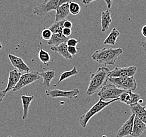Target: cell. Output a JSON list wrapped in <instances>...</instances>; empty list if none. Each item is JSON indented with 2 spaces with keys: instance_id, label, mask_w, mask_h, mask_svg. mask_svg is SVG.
<instances>
[{
  "instance_id": "cell-1",
  "label": "cell",
  "mask_w": 146,
  "mask_h": 137,
  "mask_svg": "<svg viewBox=\"0 0 146 137\" xmlns=\"http://www.w3.org/2000/svg\"><path fill=\"white\" fill-rule=\"evenodd\" d=\"M110 69L106 67H101L91 74L86 92L87 96H92L98 92L106 84L110 78Z\"/></svg>"
},
{
  "instance_id": "cell-2",
  "label": "cell",
  "mask_w": 146,
  "mask_h": 137,
  "mask_svg": "<svg viewBox=\"0 0 146 137\" xmlns=\"http://www.w3.org/2000/svg\"><path fill=\"white\" fill-rule=\"evenodd\" d=\"M123 53L121 48L104 47L96 51L92 55L93 60L105 66L113 65L116 62L118 58Z\"/></svg>"
},
{
  "instance_id": "cell-3",
  "label": "cell",
  "mask_w": 146,
  "mask_h": 137,
  "mask_svg": "<svg viewBox=\"0 0 146 137\" xmlns=\"http://www.w3.org/2000/svg\"><path fill=\"white\" fill-rule=\"evenodd\" d=\"M118 100H119V98L113 99L108 101H104L100 99L96 104H95L93 106L90 108L89 110L87 111L85 114H84L80 117L79 122L80 126L83 128H85L90 120L95 115L98 114L101 111L103 110L104 109H105L106 107L112 104L113 102Z\"/></svg>"
},
{
  "instance_id": "cell-4",
  "label": "cell",
  "mask_w": 146,
  "mask_h": 137,
  "mask_svg": "<svg viewBox=\"0 0 146 137\" xmlns=\"http://www.w3.org/2000/svg\"><path fill=\"white\" fill-rule=\"evenodd\" d=\"M72 0H44L41 4L33 9V13L38 17H42L50 11L56 10L61 5L70 3Z\"/></svg>"
},
{
  "instance_id": "cell-5",
  "label": "cell",
  "mask_w": 146,
  "mask_h": 137,
  "mask_svg": "<svg viewBox=\"0 0 146 137\" xmlns=\"http://www.w3.org/2000/svg\"><path fill=\"white\" fill-rule=\"evenodd\" d=\"M126 91L120 89L113 84H106L98 92V96L100 99L104 101L119 98L120 95Z\"/></svg>"
},
{
  "instance_id": "cell-6",
  "label": "cell",
  "mask_w": 146,
  "mask_h": 137,
  "mask_svg": "<svg viewBox=\"0 0 146 137\" xmlns=\"http://www.w3.org/2000/svg\"><path fill=\"white\" fill-rule=\"evenodd\" d=\"M108 81L110 83L124 90L135 91L137 87V84L134 76L127 78L110 77Z\"/></svg>"
},
{
  "instance_id": "cell-7",
  "label": "cell",
  "mask_w": 146,
  "mask_h": 137,
  "mask_svg": "<svg viewBox=\"0 0 146 137\" xmlns=\"http://www.w3.org/2000/svg\"><path fill=\"white\" fill-rule=\"evenodd\" d=\"M40 78V72L37 71H32L29 72L22 74L20 80L17 86L12 90L13 91H18L24 87L33 84L35 81L39 80Z\"/></svg>"
},
{
  "instance_id": "cell-8",
  "label": "cell",
  "mask_w": 146,
  "mask_h": 137,
  "mask_svg": "<svg viewBox=\"0 0 146 137\" xmlns=\"http://www.w3.org/2000/svg\"><path fill=\"white\" fill-rule=\"evenodd\" d=\"M45 94L47 96L52 98H65L68 99H75L78 97L80 91L78 89H74L72 90H61L59 89H52L45 91Z\"/></svg>"
},
{
  "instance_id": "cell-9",
  "label": "cell",
  "mask_w": 146,
  "mask_h": 137,
  "mask_svg": "<svg viewBox=\"0 0 146 137\" xmlns=\"http://www.w3.org/2000/svg\"><path fill=\"white\" fill-rule=\"evenodd\" d=\"M137 67L135 66L118 67H116L113 70L110 71V77L127 78L133 77L136 74Z\"/></svg>"
},
{
  "instance_id": "cell-10",
  "label": "cell",
  "mask_w": 146,
  "mask_h": 137,
  "mask_svg": "<svg viewBox=\"0 0 146 137\" xmlns=\"http://www.w3.org/2000/svg\"><path fill=\"white\" fill-rule=\"evenodd\" d=\"M8 57L12 65L14 67L17 68V70L21 73H27L30 72L31 69L30 67L24 62L22 58L12 54H9Z\"/></svg>"
},
{
  "instance_id": "cell-11",
  "label": "cell",
  "mask_w": 146,
  "mask_h": 137,
  "mask_svg": "<svg viewBox=\"0 0 146 137\" xmlns=\"http://www.w3.org/2000/svg\"><path fill=\"white\" fill-rule=\"evenodd\" d=\"M119 100L127 105H132L138 103L141 97L139 94L133 92L132 91H126L120 95Z\"/></svg>"
},
{
  "instance_id": "cell-12",
  "label": "cell",
  "mask_w": 146,
  "mask_h": 137,
  "mask_svg": "<svg viewBox=\"0 0 146 137\" xmlns=\"http://www.w3.org/2000/svg\"><path fill=\"white\" fill-rule=\"evenodd\" d=\"M135 117L134 114H132L126 122L123 124L117 132V137H125L131 136L133 130V121Z\"/></svg>"
},
{
  "instance_id": "cell-13",
  "label": "cell",
  "mask_w": 146,
  "mask_h": 137,
  "mask_svg": "<svg viewBox=\"0 0 146 137\" xmlns=\"http://www.w3.org/2000/svg\"><path fill=\"white\" fill-rule=\"evenodd\" d=\"M22 74L17 69H14L9 72L8 83L7 84V88L4 90L6 93L11 90H12L15 87L20 80Z\"/></svg>"
},
{
  "instance_id": "cell-14",
  "label": "cell",
  "mask_w": 146,
  "mask_h": 137,
  "mask_svg": "<svg viewBox=\"0 0 146 137\" xmlns=\"http://www.w3.org/2000/svg\"><path fill=\"white\" fill-rule=\"evenodd\" d=\"M70 3H65L61 5L56 10L55 22L65 20L70 14L69 10Z\"/></svg>"
},
{
  "instance_id": "cell-15",
  "label": "cell",
  "mask_w": 146,
  "mask_h": 137,
  "mask_svg": "<svg viewBox=\"0 0 146 137\" xmlns=\"http://www.w3.org/2000/svg\"><path fill=\"white\" fill-rule=\"evenodd\" d=\"M146 129V125L138 117H135L133 130L131 136L133 137H139Z\"/></svg>"
},
{
  "instance_id": "cell-16",
  "label": "cell",
  "mask_w": 146,
  "mask_h": 137,
  "mask_svg": "<svg viewBox=\"0 0 146 137\" xmlns=\"http://www.w3.org/2000/svg\"><path fill=\"white\" fill-rule=\"evenodd\" d=\"M130 109L132 114H134L136 117H138L146 125V110L144 107L137 103L130 106Z\"/></svg>"
},
{
  "instance_id": "cell-17",
  "label": "cell",
  "mask_w": 146,
  "mask_h": 137,
  "mask_svg": "<svg viewBox=\"0 0 146 137\" xmlns=\"http://www.w3.org/2000/svg\"><path fill=\"white\" fill-rule=\"evenodd\" d=\"M50 49L54 52L59 54L60 55L62 56L66 60H72L73 59V57L68 51V46L66 43H63L58 45L50 47Z\"/></svg>"
},
{
  "instance_id": "cell-18",
  "label": "cell",
  "mask_w": 146,
  "mask_h": 137,
  "mask_svg": "<svg viewBox=\"0 0 146 137\" xmlns=\"http://www.w3.org/2000/svg\"><path fill=\"white\" fill-rule=\"evenodd\" d=\"M112 22L111 17V13L110 10L103 12L101 14V24H102V32H105L108 30L110 25Z\"/></svg>"
},
{
  "instance_id": "cell-19",
  "label": "cell",
  "mask_w": 146,
  "mask_h": 137,
  "mask_svg": "<svg viewBox=\"0 0 146 137\" xmlns=\"http://www.w3.org/2000/svg\"><path fill=\"white\" fill-rule=\"evenodd\" d=\"M40 77L43 78V86L45 88H48L50 86L51 81L56 77V74L53 69H50L46 71H43L40 72Z\"/></svg>"
},
{
  "instance_id": "cell-20",
  "label": "cell",
  "mask_w": 146,
  "mask_h": 137,
  "mask_svg": "<svg viewBox=\"0 0 146 137\" xmlns=\"http://www.w3.org/2000/svg\"><path fill=\"white\" fill-rule=\"evenodd\" d=\"M34 96H25L21 95V100L22 103V106L23 109V113L22 116V120H25L28 116L29 110L30 108V105L32 101L34 99Z\"/></svg>"
},
{
  "instance_id": "cell-21",
  "label": "cell",
  "mask_w": 146,
  "mask_h": 137,
  "mask_svg": "<svg viewBox=\"0 0 146 137\" xmlns=\"http://www.w3.org/2000/svg\"><path fill=\"white\" fill-rule=\"evenodd\" d=\"M69 37H67L64 35L62 32L58 33L53 34V35L50 40L48 41V45H53L54 46L58 45L63 43H66Z\"/></svg>"
},
{
  "instance_id": "cell-22",
  "label": "cell",
  "mask_w": 146,
  "mask_h": 137,
  "mask_svg": "<svg viewBox=\"0 0 146 137\" xmlns=\"http://www.w3.org/2000/svg\"><path fill=\"white\" fill-rule=\"evenodd\" d=\"M119 31L116 27H113L108 37H107L104 41V44L114 45L116 44L117 39L118 37L119 36Z\"/></svg>"
},
{
  "instance_id": "cell-23",
  "label": "cell",
  "mask_w": 146,
  "mask_h": 137,
  "mask_svg": "<svg viewBox=\"0 0 146 137\" xmlns=\"http://www.w3.org/2000/svg\"><path fill=\"white\" fill-rule=\"evenodd\" d=\"M40 50L38 52V59L40 61L43 63L45 65H48V64L50 62L51 58L50 54L48 52L44 50L42 47V43L41 42H40Z\"/></svg>"
},
{
  "instance_id": "cell-24",
  "label": "cell",
  "mask_w": 146,
  "mask_h": 137,
  "mask_svg": "<svg viewBox=\"0 0 146 137\" xmlns=\"http://www.w3.org/2000/svg\"><path fill=\"white\" fill-rule=\"evenodd\" d=\"M78 74V71L77 70V69L76 67H73V69L70 70L64 71L63 73L61 74L60 76V79L58 81L57 83L54 84V87H56L57 86H58L62 81L66 80L70 77L76 76Z\"/></svg>"
},
{
  "instance_id": "cell-25",
  "label": "cell",
  "mask_w": 146,
  "mask_h": 137,
  "mask_svg": "<svg viewBox=\"0 0 146 137\" xmlns=\"http://www.w3.org/2000/svg\"><path fill=\"white\" fill-rule=\"evenodd\" d=\"M65 20L60 21L58 22H54L49 27L53 34L58 33L62 32L64 29V22Z\"/></svg>"
},
{
  "instance_id": "cell-26",
  "label": "cell",
  "mask_w": 146,
  "mask_h": 137,
  "mask_svg": "<svg viewBox=\"0 0 146 137\" xmlns=\"http://www.w3.org/2000/svg\"><path fill=\"white\" fill-rule=\"evenodd\" d=\"M69 10L70 13L74 15H76L80 13L81 7L80 4L75 2H70L69 4Z\"/></svg>"
},
{
  "instance_id": "cell-27",
  "label": "cell",
  "mask_w": 146,
  "mask_h": 137,
  "mask_svg": "<svg viewBox=\"0 0 146 137\" xmlns=\"http://www.w3.org/2000/svg\"><path fill=\"white\" fill-rule=\"evenodd\" d=\"M52 35L53 33L49 28L44 29L41 33V37L44 40H50Z\"/></svg>"
},
{
  "instance_id": "cell-28",
  "label": "cell",
  "mask_w": 146,
  "mask_h": 137,
  "mask_svg": "<svg viewBox=\"0 0 146 137\" xmlns=\"http://www.w3.org/2000/svg\"><path fill=\"white\" fill-rule=\"evenodd\" d=\"M79 42V41L74 38L69 39L67 41L66 44L68 47H76Z\"/></svg>"
},
{
  "instance_id": "cell-29",
  "label": "cell",
  "mask_w": 146,
  "mask_h": 137,
  "mask_svg": "<svg viewBox=\"0 0 146 137\" xmlns=\"http://www.w3.org/2000/svg\"><path fill=\"white\" fill-rule=\"evenodd\" d=\"M68 51L72 57L75 56L78 53V51L76 47H68Z\"/></svg>"
},
{
  "instance_id": "cell-30",
  "label": "cell",
  "mask_w": 146,
  "mask_h": 137,
  "mask_svg": "<svg viewBox=\"0 0 146 137\" xmlns=\"http://www.w3.org/2000/svg\"><path fill=\"white\" fill-rule=\"evenodd\" d=\"M72 30L71 29H68V28H65L64 27L63 30L62 31V33L63 34L65 37H69L70 35L72 34Z\"/></svg>"
},
{
  "instance_id": "cell-31",
  "label": "cell",
  "mask_w": 146,
  "mask_h": 137,
  "mask_svg": "<svg viewBox=\"0 0 146 137\" xmlns=\"http://www.w3.org/2000/svg\"><path fill=\"white\" fill-rule=\"evenodd\" d=\"M73 27V23L69 20H65L64 22V27L72 29Z\"/></svg>"
},
{
  "instance_id": "cell-32",
  "label": "cell",
  "mask_w": 146,
  "mask_h": 137,
  "mask_svg": "<svg viewBox=\"0 0 146 137\" xmlns=\"http://www.w3.org/2000/svg\"><path fill=\"white\" fill-rule=\"evenodd\" d=\"M106 3L107 9L110 10L113 5V0H105Z\"/></svg>"
},
{
  "instance_id": "cell-33",
  "label": "cell",
  "mask_w": 146,
  "mask_h": 137,
  "mask_svg": "<svg viewBox=\"0 0 146 137\" xmlns=\"http://www.w3.org/2000/svg\"><path fill=\"white\" fill-rule=\"evenodd\" d=\"M7 93L4 90L0 91V102H2L3 101L4 97H5Z\"/></svg>"
},
{
  "instance_id": "cell-34",
  "label": "cell",
  "mask_w": 146,
  "mask_h": 137,
  "mask_svg": "<svg viewBox=\"0 0 146 137\" xmlns=\"http://www.w3.org/2000/svg\"><path fill=\"white\" fill-rule=\"evenodd\" d=\"M97 0H82V3H83L84 5H88L89 4L96 1Z\"/></svg>"
},
{
  "instance_id": "cell-35",
  "label": "cell",
  "mask_w": 146,
  "mask_h": 137,
  "mask_svg": "<svg viewBox=\"0 0 146 137\" xmlns=\"http://www.w3.org/2000/svg\"><path fill=\"white\" fill-rule=\"evenodd\" d=\"M141 33L143 35V36L146 37V25H145L143 26L141 29Z\"/></svg>"
},
{
  "instance_id": "cell-36",
  "label": "cell",
  "mask_w": 146,
  "mask_h": 137,
  "mask_svg": "<svg viewBox=\"0 0 146 137\" xmlns=\"http://www.w3.org/2000/svg\"><path fill=\"white\" fill-rule=\"evenodd\" d=\"M141 45L144 51L146 53V40L141 43Z\"/></svg>"
},
{
  "instance_id": "cell-37",
  "label": "cell",
  "mask_w": 146,
  "mask_h": 137,
  "mask_svg": "<svg viewBox=\"0 0 146 137\" xmlns=\"http://www.w3.org/2000/svg\"><path fill=\"white\" fill-rule=\"evenodd\" d=\"M2 47H3V46H2V43L0 42V50L2 49Z\"/></svg>"
},
{
  "instance_id": "cell-38",
  "label": "cell",
  "mask_w": 146,
  "mask_h": 137,
  "mask_svg": "<svg viewBox=\"0 0 146 137\" xmlns=\"http://www.w3.org/2000/svg\"><path fill=\"white\" fill-rule=\"evenodd\" d=\"M144 108H145V109L146 110V105L145 106V107H144Z\"/></svg>"
},
{
  "instance_id": "cell-39",
  "label": "cell",
  "mask_w": 146,
  "mask_h": 137,
  "mask_svg": "<svg viewBox=\"0 0 146 137\" xmlns=\"http://www.w3.org/2000/svg\"><path fill=\"white\" fill-rule=\"evenodd\" d=\"M12 137V136H9V137Z\"/></svg>"
}]
</instances>
